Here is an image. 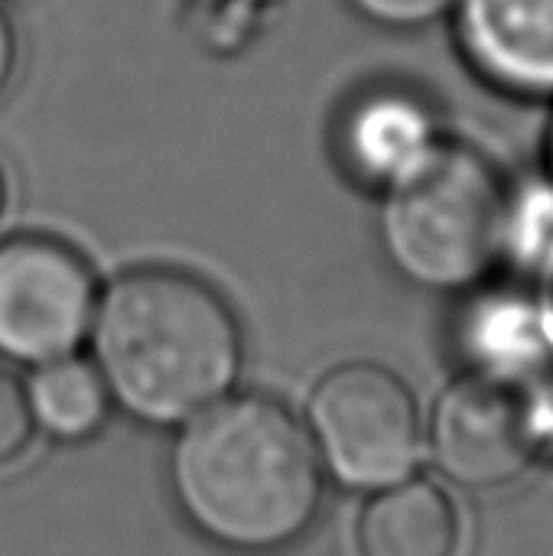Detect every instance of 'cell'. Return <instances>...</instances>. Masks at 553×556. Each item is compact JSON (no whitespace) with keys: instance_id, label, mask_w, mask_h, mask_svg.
<instances>
[{"instance_id":"cell-12","label":"cell","mask_w":553,"mask_h":556,"mask_svg":"<svg viewBox=\"0 0 553 556\" xmlns=\"http://www.w3.org/2000/svg\"><path fill=\"white\" fill-rule=\"evenodd\" d=\"M359 16L381 29H424L433 23H447L453 0H345Z\"/></svg>"},{"instance_id":"cell-3","label":"cell","mask_w":553,"mask_h":556,"mask_svg":"<svg viewBox=\"0 0 553 556\" xmlns=\"http://www.w3.org/2000/svg\"><path fill=\"white\" fill-rule=\"evenodd\" d=\"M505 179L460 140L381 192V244L394 267L427 290L479 283L505 251Z\"/></svg>"},{"instance_id":"cell-18","label":"cell","mask_w":553,"mask_h":556,"mask_svg":"<svg viewBox=\"0 0 553 556\" xmlns=\"http://www.w3.org/2000/svg\"><path fill=\"white\" fill-rule=\"evenodd\" d=\"M0 208H3V176H0Z\"/></svg>"},{"instance_id":"cell-16","label":"cell","mask_w":553,"mask_h":556,"mask_svg":"<svg viewBox=\"0 0 553 556\" xmlns=\"http://www.w3.org/2000/svg\"><path fill=\"white\" fill-rule=\"evenodd\" d=\"M13 55H16V46H13V29L7 23V16L0 13V91L7 88L10 81V72H13Z\"/></svg>"},{"instance_id":"cell-7","label":"cell","mask_w":553,"mask_h":556,"mask_svg":"<svg viewBox=\"0 0 553 556\" xmlns=\"http://www.w3.org/2000/svg\"><path fill=\"white\" fill-rule=\"evenodd\" d=\"M450 143L440 108L407 85H368L339 114L336 150L345 173L375 192L414 176Z\"/></svg>"},{"instance_id":"cell-1","label":"cell","mask_w":553,"mask_h":556,"mask_svg":"<svg viewBox=\"0 0 553 556\" xmlns=\"http://www.w3.org/2000/svg\"><path fill=\"white\" fill-rule=\"evenodd\" d=\"M310 430L277 401L241 394L192 417L173 450V492L212 541L261 554L316 518L323 472Z\"/></svg>"},{"instance_id":"cell-9","label":"cell","mask_w":553,"mask_h":556,"mask_svg":"<svg viewBox=\"0 0 553 556\" xmlns=\"http://www.w3.org/2000/svg\"><path fill=\"white\" fill-rule=\"evenodd\" d=\"M456 541L453 502L424 479L381 489L359 518L362 556H453Z\"/></svg>"},{"instance_id":"cell-14","label":"cell","mask_w":553,"mask_h":556,"mask_svg":"<svg viewBox=\"0 0 553 556\" xmlns=\"http://www.w3.org/2000/svg\"><path fill=\"white\" fill-rule=\"evenodd\" d=\"M531 427L538 440V453H553V375H538L525 384Z\"/></svg>"},{"instance_id":"cell-6","label":"cell","mask_w":553,"mask_h":556,"mask_svg":"<svg viewBox=\"0 0 553 556\" xmlns=\"http://www.w3.org/2000/svg\"><path fill=\"white\" fill-rule=\"evenodd\" d=\"M430 450L447 479L463 489L515 482L538 453L525 384L466 375L433 407Z\"/></svg>"},{"instance_id":"cell-17","label":"cell","mask_w":553,"mask_h":556,"mask_svg":"<svg viewBox=\"0 0 553 556\" xmlns=\"http://www.w3.org/2000/svg\"><path fill=\"white\" fill-rule=\"evenodd\" d=\"M548 163H551V179H553V121H551V134H548Z\"/></svg>"},{"instance_id":"cell-4","label":"cell","mask_w":553,"mask_h":556,"mask_svg":"<svg viewBox=\"0 0 553 556\" xmlns=\"http://www.w3.org/2000/svg\"><path fill=\"white\" fill-rule=\"evenodd\" d=\"M306 420L319 463L349 489H391L420 463L424 424L414 394L381 365L329 371L310 397Z\"/></svg>"},{"instance_id":"cell-2","label":"cell","mask_w":553,"mask_h":556,"mask_svg":"<svg viewBox=\"0 0 553 556\" xmlns=\"http://www.w3.org/2000/svg\"><path fill=\"white\" fill-rule=\"evenodd\" d=\"M95 358L111 397L143 424H189L225 401L241 329L199 277L166 267L114 280L95 309Z\"/></svg>"},{"instance_id":"cell-15","label":"cell","mask_w":553,"mask_h":556,"mask_svg":"<svg viewBox=\"0 0 553 556\" xmlns=\"http://www.w3.org/2000/svg\"><path fill=\"white\" fill-rule=\"evenodd\" d=\"M538 280H541V296H538V309L544 319V332L553 349V254L538 267Z\"/></svg>"},{"instance_id":"cell-5","label":"cell","mask_w":553,"mask_h":556,"mask_svg":"<svg viewBox=\"0 0 553 556\" xmlns=\"http://www.w3.org/2000/svg\"><path fill=\"white\" fill-rule=\"evenodd\" d=\"M95 277L81 254L42 235L0 241V355L46 365L78 349L95 323Z\"/></svg>"},{"instance_id":"cell-10","label":"cell","mask_w":553,"mask_h":556,"mask_svg":"<svg viewBox=\"0 0 553 556\" xmlns=\"http://www.w3.org/2000/svg\"><path fill=\"white\" fill-rule=\"evenodd\" d=\"M463 349L473 371L512 384H528L544 375L553 355L538 300L515 293L486 296L469 306L463 319Z\"/></svg>"},{"instance_id":"cell-11","label":"cell","mask_w":553,"mask_h":556,"mask_svg":"<svg viewBox=\"0 0 553 556\" xmlns=\"http://www.w3.org/2000/svg\"><path fill=\"white\" fill-rule=\"evenodd\" d=\"M33 420L59 440H85L101 430L108 417L111 391L98 365L78 362L72 355L39 365L29 388Z\"/></svg>"},{"instance_id":"cell-8","label":"cell","mask_w":553,"mask_h":556,"mask_svg":"<svg viewBox=\"0 0 553 556\" xmlns=\"http://www.w3.org/2000/svg\"><path fill=\"white\" fill-rule=\"evenodd\" d=\"M447 23L479 81L553 104V0H453Z\"/></svg>"},{"instance_id":"cell-13","label":"cell","mask_w":553,"mask_h":556,"mask_svg":"<svg viewBox=\"0 0 553 556\" xmlns=\"http://www.w3.org/2000/svg\"><path fill=\"white\" fill-rule=\"evenodd\" d=\"M33 427L36 420L26 391L7 371H0V466L13 463L29 446Z\"/></svg>"}]
</instances>
